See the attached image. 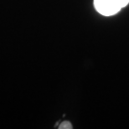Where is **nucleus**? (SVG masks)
Segmentation results:
<instances>
[{
    "label": "nucleus",
    "instance_id": "1",
    "mask_svg": "<svg viewBox=\"0 0 129 129\" xmlns=\"http://www.w3.org/2000/svg\"><path fill=\"white\" fill-rule=\"evenodd\" d=\"M94 5L101 14L105 16H111L122 9L118 0H94Z\"/></svg>",
    "mask_w": 129,
    "mask_h": 129
},
{
    "label": "nucleus",
    "instance_id": "3",
    "mask_svg": "<svg viewBox=\"0 0 129 129\" xmlns=\"http://www.w3.org/2000/svg\"><path fill=\"white\" fill-rule=\"evenodd\" d=\"M118 3H119L121 8H124L128 4L129 0H118Z\"/></svg>",
    "mask_w": 129,
    "mask_h": 129
},
{
    "label": "nucleus",
    "instance_id": "2",
    "mask_svg": "<svg viewBox=\"0 0 129 129\" xmlns=\"http://www.w3.org/2000/svg\"><path fill=\"white\" fill-rule=\"evenodd\" d=\"M59 128L60 129H71L72 126L70 122H68V121H64V122H63L60 126H59Z\"/></svg>",
    "mask_w": 129,
    "mask_h": 129
}]
</instances>
